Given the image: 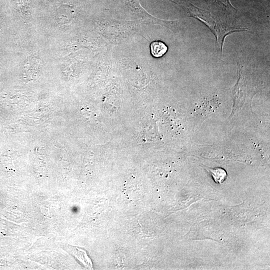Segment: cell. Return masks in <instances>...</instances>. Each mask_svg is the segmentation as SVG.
Returning <instances> with one entry per match:
<instances>
[{"instance_id": "obj_1", "label": "cell", "mask_w": 270, "mask_h": 270, "mask_svg": "<svg viewBox=\"0 0 270 270\" xmlns=\"http://www.w3.org/2000/svg\"><path fill=\"white\" fill-rule=\"evenodd\" d=\"M188 16L195 18L204 23L212 32L216 36V45L221 53L225 37L230 34L236 32L245 30V28L230 27L224 22L216 18L210 13L200 8L191 4L182 6Z\"/></svg>"}, {"instance_id": "obj_2", "label": "cell", "mask_w": 270, "mask_h": 270, "mask_svg": "<svg viewBox=\"0 0 270 270\" xmlns=\"http://www.w3.org/2000/svg\"><path fill=\"white\" fill-rule=\"evenodd\" d=\"M220 102L216 98L204 100L197 106L194 112L198 116H204L214 112L219 106Z\"/></svg>"}, {"instance_id": "obj_3", "label": "cell", "mask_w": 270, "mask_h": 270, "mask_svg": "<svg viewBox=\"0 0 270 270\" xmlns=\"http://www.w3.org/2000/svg\"><path fill=\"white\" fill-rule=\"evenodd\" d=\"M150 49L152 55L158 58L163 56L167 52L168 48L164 42L158 40L150 44Z\"/></svg>"}, {"instance_id": "obj_4", "label": "cell", "mask_w": 270, "mask_h": 270, "mask_svg": "<svg viewBox=\"0 0 270 270\" xmlns=\"http://www.w3.org/2000/svg\"><path fill=\"white\" fill-rule=\"evenodd\" d=\"M208 170L217 184L222 183L227 177L226 171L221 168H208Z\"/></svg>"}]
</instances>
